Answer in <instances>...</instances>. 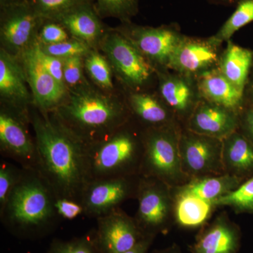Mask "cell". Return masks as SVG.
<instances>
[{
    "mask_svg": "<svg viewBox=\"0 0 253 253\" xmlns=\"http://www.w3.org/2000/svg\"><path fill=\"white\" fill-rule=\"evenodd\" d=\"M94 7L101 18H119L129 22L138 12V0H95Z\"/></svg>",
    "mask_w": 253,
    "mask_h": 253,
    "instance_id": "f546056e",
    "label": "cell"
},
{
    "mask_svg": "<svg viewBox=\"0 0 253 253\" xmlns=\"http://www.w3.org/2000/svg\"><path fill=\"white\" fill-rule=\"evenodd\" d=\"M24 1H27V0H0V6H7V5L16 4Z\"/></svg>",
    "mask_w": 253,
    "mask_h": 253,
    "instance_id": "b9f144b4",
    "label": "cell"
},
{
    "mask_svg": "<svg viewBox=\"0 0 253 253\" xmlns=\"http://www.w3.org/2000/svg\"><path fill=\"white\" fill-rule=\"evenodd\" d=\"M118 29L150 62L168 66L183 36L169 27H144L126 22Z\"/></svg>",
    "mask_w": 253,
    "mask_h": 253,
    "instance_id": "5bb4252c",
    "label": "cell"
},
{
    "mask_svg": "<svg viewBox=\"0 0 253 253\" xmlns=\"http://www.w3.org/2000/svg\"><path fill=\"white\" fill-rule=\"evenodd\" d=\"M216 208L229 206L238 214H253V176L230 194L213 202Z\"/></svg>",
    "mask_w": 253,
    "mask_h": 253,
    "instance_id": "83f0119b",
    "label": "cell"
},
{
    "mask_svg": "<svg viewBox=\"0 0 253 253\" xmlns=\"http://www.w3.org/2000/svg\"><path fill=\"white\" fill-rule=\"evenodd\" d=\"M56 195L37 169L23 168L22 176L0 209L5 229L19 239L36 241L54 232L61 219Z\"/></svg>",
    "mask_w": 253,
    "mask_h": 253,
    "instance_id": "7a4b0ae2",
    "label": "cell"
},
{
    "mask_svg": "<svg viewBox=\"0 0 253 253\" xmlns=\"http://www.w3.org/2000/svg\"><path fill=\"white\" fill-rule=\"evenodd\" d=\"M23 168L6 161L0 163V209L22 176Z\"/></svg>",
    "mask_w": 253,
    "mask_h": 253,
    "instance_id": "e575fe53",
    "label": "cell"
},
{
    "mask_svg": "<svg viewBox=\"0 0 253 253\" xmlns=\"http://www.w3.org/2000/svg\"><path fill=\"white\" fill-rule=\"evenodd\" d=\"M51 114L84 146L101 140L129 120L120 100L89 85L68 91L67 99Z\"/></svg>",
    "mask_w": 253,
    "mask_h": 253,
    "instance_id": "3957f363",
    "label": "cell"
},
{
    "mask_svg": "<svg viewBox=\"0 0 253 253\" xmlns=\"http://www.w3.org/2000/svg\"><path fill=\"white\" fill-rule=\"evenodd\" d=\"M55 207L61 221L73 220L83 214L84 215L83 205L76 200L56 198Z\"/></svg>",
    "mask_w": 253,
    "mask_h": 253,
    "instance_id": "8d00e7d4",
    "label": "cell"
},
{
    "mask_svg": "<svg viewBox=\"0 0 253 253\" xmlns=\"http://www.w3.org/2000/svg\"><path fill=\"white\" fill-rule=\"evenodd\" d=\"M29 113L19 112L1 105L0 110V150L25 169H36L38 156L36 139H33L28 124Z\"/></svg>",
    "mask_w": 253,
    "mask_h": 253,
    "instance_id": "30bf717a",
    "label": "cell"
},
{
    "mask_svg": "<svg viewBox=\"0 0 253 253\" xmlns=\"http://www.w3.org/2000/svg\"><path fill=\"white\" fill-rule=\"evenodd\" d=\"M181 168L191 179L225 174L222 164V140L184 129L179 141Z\"/></svg>",
    "mask_w": 253,
    "mask_h": 253,
    "instance_id": "ba28073f",
    "label": "cell"
},
{
    "mask_svg": "<svg viewBox=\"0 0 253 253\" xmlns=\"http://www.w3.org/2000/svg\"><path fill=\"white\" fill-rule=\"evenodd\" d=\"M71 38L60 23L44 18L38 31L37 42L41 45H49L68 41Z\"/></svg>",
    "mask_w": 253,
    "mask_h": 253,
    "instance_id": "d590c367",
    "label": "cell"
},
{
    "mask_svg": "<svg viewBox=\"0 0 253 253\" xmlns=\"http://www.w3.org/2000/svg\"><path fill=\"white\" fill-rule=\"evenodd\" d=\"M224 173L246 181L253 176V143L239 129L222 139Z\"/></svg>",
    "mask_w": 253,
    "mask_h": 253,
    "instance_id": "ffe728a7",
    "label": "cell"
},
{
    "mask_svg": "<svg viewBox=\"0 0 253 253\" xmlns=\"http://www.w3.org/2000/svg\"><path fill=\"white\" fill-rule=\"evenodd\" d=\"M37 54L39 58L42 66L45 68L46 71L54 78L56 81L59 82L60 84L65 85L64 78H63V61L59 58L50 56L43 52L40 48L38 42L36 44ZM67 88V87H66Z\"/></svg>",
    "mask_w": 253,
    "mask_h": 253,
    "instance_id": "74e56055",
    "label": "cell"
},
{
    "mask_svg": "<svg viewBox=\"0 0 253 253\" xmlns=\"http://www.w3.org/2000/svg\"><path fill=\"white\" fill-rule=\"evenodd\" d=\"M253 21V0H242L235 11L213 38L221 43L228 41L236 32Z\"/></svg>",
    "mask_w": 253,
    "mask_h": 253,
    "instance_id": "f1b7e54d",
    "label": "cell"
},
{
    "mask_svg": "<svg viewBox=\"0 0 253 253\" xmlns=\"http://www.w3.org/2000/svg\"><path fill=\"white\" fill-rule=\"evenodd\" d=\"M54 21L60 23L71 38L86 43L92 49L99 46L106 33L93 3L78 6Z\"/></svg>",
    "mask_w": 253,
    "mask_h": 253,
    "instance_id": "ac0fdd59",
    "label": "cell"
},
{
    "mask_svg": "<svg viewBox=\"0 0 253 253\" xmlns=\"http://www.w3.org/2000/svg\"><path fill=\"white\" fill-rule=\"evenodd\" d=\"M38 44L43 52L62 60L75 56L85 57L93 49L86 43L73 38L56 44L41 45L38 43Z\"/></svg>",
    "mask_w": 253,
    "mask_h": 253,
    "instance_id": "d6a6232c",
    "label": "cell"
},
{
    "mask_svg": "<svg viewBox=\"0 0 253 253\" xmlns=\"http://www.w3.org/2000/svg\"><path fill=\"white\" fill-rule=\"evenodd\" d=\"M173 194L176 222L184 227L203 225L211 217L216 208L211 201L193 195L174 192Z\"/></svg>",
    "mask_w": 253,
    "mask_h": 253,
    "instance_id": "484cf974",
    "label": "cell"
},
{
    "mask_svg": "<svg viewBox=\"0 0 253 253\" xmlns=\"http://www.w3.org/2000/svg\"><path fill=\"white\" fill-rule=\"evenodd\" d=\"M42 18L56 20L81 5L93 3L94 0H28Z\"/></svg>",
    "mask_w": 253,
    "mask_h": 253,
    "instance_id": "4dcf8cb0",
    "label": "cell"
},
{
    "mask_svg": "<svg viewBox=\"0 0 253 253\" xmlns=\"http://www.w3.org/2000/svg\"><path fill=\"white\" fill-rule=\"evenodd\" d=\"M129 112L146 129L173 124L172 111L154 96L145 93H133L129 99Z\"/></svg>",
    "mask_w": 253,
    "mask_h": 253,
    "instance_id": "cb8c5ba5",
    "label": "cell"
},
{
    "mask_svg": "<svg viewBox=\"0 0 253 253\" xmlns=\"http://www.w3.org/2000/svg\"><path fill=\"white\" fill-rule=\"evenodd\" d=\"M218 1H224V2H231V1H234L236 0H218Z\"/></svg>",
    "mask_w": 253,
    "mask_h": 253,
    "instance_id": "7bdbcfd3",
    "label": "cell"
},
{
    "mask_svg": "<svg viewBox=\"0 0 253 253\" xmlns=\"http://www.w3.org/2000/svg\"><path fill=\"white\" fill-rule=\"evenodd\" d=\"M129 120L111 134L84 146L86 180L140 175L144 129L129 126Z\"/></svg>",
    "mask_w": 253,
    "mask_h": 253,
    "instance_id": "277c9868",
    "label": "cell"
},
{
    "mask_svg": "<svg viewBox=\"0 0 253 253\" xmlns=\"http://www.w3.org/2000/svg\"><path fill=\"white\" fill-rule=\"evenodd\" d=\"M37 42L18 56L31 88L33 105L41 112L51 113L67 99L68 90L42 66L36 50Z\"/></svg>",
    "mask_w": 253,
    "mask_h": 253,
    "instance_id": "7c38bea8",
    "label": "cell"
},
{
    "mask_svg": "<svg viewBox=\"0 0 253 253\" xmlns=\"http://www.w3.org/2000/svg\"><path fill=\"white\" fill-rule=\"evenodd\" d=\"M180 131L174 124L144 129L141 176L156 178L172 188L189 181L181 168Z\"/></svg>",
    "mask_w": 253,
    "mask_h": 253,
    "instance_id": "5b68a950",
    "label": "cell"
},
{
    "mask_svg": "<svg viewBox=\"0 0 253 253\" xmlns=\"http://www.w3.org/2000/svg\"><path fill=\"white\" fill-rule=\"evenodd\" d=\"M239 115L236 111L204 99L195 106L187 118L186 129L222 140L239 129Z\"/></svg>",
    "mask_w": 253,
    "mask_h": 253,
    "instance_id": "9a60e30c",
    "label": "cell"
},
{
    "mask_svg": "<svg viewBox=\"0 0 253 253\" xmlns=\"http://www.w3.org/2000/svg\"><path fill=\"white\" fill-rule=\"evenodd\" d=\"M160 91L165 104L179 116H187L194 110V91L187 81L174 76H160Z\"/></svg>",
    "mask_w": 253,
    "mask_h": 253,
    "instance_id": "d4e9b609",
    "label": "cell"
},
{
    "mask_svg": "<svg viewBox=\"0 0 253 253\" xmlns=\"http://www.w3.org/2000/svg\"><path fill=\"white\" fill-rule=\"evenodd\" d=\"M198 89L204 99L223 107L241 112L245 106L244 92L239 90L218 69L199 75Z\"/></svg>",
    "mask_w": 253,
    "mask_h": 253,
    "instance_id": "d6986e66",
    "label": "cell"
},
{
    "mask_svg": "<svg viewBox=\"0 0 253 253\" xmlns=\"http://www.w3.org/2000/svg\"><path fill=\"white\" fill-rule=\"evenodd\" d=\"M239 118V130L253 143V106H245Z\"/></svg>",
    "mask_w": 253,
    "mask_h": 253,
    "instance_id": "f35d334b",
    "label": "cell"
},
{
    "mask_svg": "<svg viewBox=\"0 0 253 253\" xmlns=\"http://www.w3.org/2000/svg\"><path fill=\"white\" fill-rule=\"evenodd\" d=\"M134 217L144 237H153L167 229L174 217L172 187L154 177L140 176Z\"/></svg>",
    "mask_w": 253,
    "mask_h": 253,
    "instance_id": "8992f818",
    "label": "cell"
},
{
    "mask_svg": "<svg viewBox=\"0 0 253 253\" xmlns=\"http://www.w3.org/2000/svg\"><path fill=\"white\" fill-rule=\"evenodd\" d=\"M141 175L119 176L86 183L81 197L84 215L95 219L136 199Z\"/></svg>",
    "mask_w": 253,
    "mask_h": 253,
    "instance_id": "8fae6325",
    "label": "cell"
},
{
    "mask_svg": "<svg viewBox=\"0 0 253 253\" xmlns=\"http://www.w3.org/2000/svg\"><path fill=\"white\" fill-rule=\"evenodd\" d=\"M220 44L213 37L207 40L183 37L168 67L183 74H201L219 63Z\"/></svg>",
    "mask_w": 253,
    "mask_h": 253,
    "instance_id": "2e32d148",
    "label": "cell"
},
{
    "mask_svg": "<svg viewBox=\"0 0 253 253\" xmlns=\"http://www.w3.org/2000/svg\"><path fill=\"white\" fill-rule=\"evenodd\" d=\"M84 57L75 56L63 59V78L68 91L89 86L84 78Z\"/></svg>",
    "mask_w": 253,
    "mask_h": 253,
    "instance_id": "836d02e7",
    "label": "cell"
},
{
    "mask_svg": "<svg viewBox=\"0 0 253 253\" xmlns=\"http://www.w3.org/2000/svg\"><path fill=\"white\" fill-rule=\"evenodd\" d=\"M84 70L91 81L104 90H112L113 69L105 55L93 49L84 59Z\"/></svg>",
    "mask_w": 253,
    "mask_h": 253,
    "instance_id": "4316f807",
    "label": "cell"
},
{
    "mask_svg": "<svg viewBox=\"0 0 253 253\" xmlns=\"http://www.w3.org/2000/svg\"><path fill=\"white\" fill-rule=\"evenodd\" d=\"M99 46L113 71L129 87H141L152 76L151 63L118 30L106 32Z\"/></svg>",
    "mask_w": 253,
    "mask_h": 253,
    "instance_id": "52a82bcc",
    "label": "cell"
},
{
    "mask_svg": "<svg viewBox=\"0 0 253 253\" xmlns=\"http://www.w3.org/2000/svg\"><path fill=\"white\" fill-rule=\"evenodd\" d=\"M253 68V51L229 42L219 61L223 76L244 92Z\"/></svg>",
    "mask_w": 253,
    "mask_h": 253,
    "instance_id": "603a6c76",
    "label": "cell"
},
{
    "mask_svg": "<svg viewBox=\"0 0 253 253\" xmlns=\"http://www.w3.org/2000/svg\"><path fill=\"white\" fill-rule=\"evenodd\" d=\"M43 20L28 0L1 6V49L18 57L36 42Z\"/></svg>",
    "mask_w": 253,
    "mask_h": 253,
    "instance_id": "9c48e42d",
    "label": "cell"
},
{
    "mask_svg": "<svg viewBox=\"0 0 253 253\" xmlns=\"http://www.w3.org/2000/svg\"><path fill=\"white\" fill-rule=\"evenodd\" d=\"M245 181L228 174L191 179L184 185L172 188L176 194L193 195L213 204L216 200L230 194Z\"/></svg>",
    "mask_w": 253,
    "mask_h": 253,
    "instance_id": "7402d4cb",
    "label": "cell"
},
{
    "mask_svg": "<svg viewBox=\"0 0 253 253\" xmlns=\"http://www.w3.org/2000/svg\"><path fill=\"white\" fill-rule=\"evenodd\" d=\"M37 110L30 111L38 149L36 169L56 198L81 201L82 192L87 183L84 145L51 113Z\"/></svg>",
    "mask_w": 253,
    "mask_h": 253,
    "instance_id": "6da1fadb",
    "label": "cell"
},
{
    "mask_svg": "<svg viewBox=\"0 0 253 253\" xmlns=\"http://www.w3.org/2000/svg\"><path fill=\"white\" fill-rule=\"evenodd\" d=\"M153 239V237H144L132 249L125 253H147Z\"/></svg>",
    "mask_w": 253,
    "mask_h": 253,
    "instance_id": "ab89813d",
    "label": "cell"
},
{
    "mask_svg": "<svg viewBox=\"0 0 253 253\" xmlns=\"http://www.w3.org/2000/svg\"><path fill=\"white\" fill-rule=\"evenodd\" d=\"M45 253H100L95 242L94 230L71 240H52Z\"/></svg>",
    "mask_w": 253,
    "mask_h": 253,
    "instance_id": "1f68e13d",
    "label": "cell"
},
{
    "mask_svg": "<svg viewBox=\"0 0 253 253\" xmlns=\"http://www.w3.org/2000/svg\"><path fill=\"white\" fill-rule=\"evenodd\" d=\"M20 59L0 49V96L2 106L29 113L33 96Z\"/></svg>",
    "mask_w": 253,
    "mask_h": 253,
    "instance_id": "e0dca14e",
    "label": "cell"
},
{
    "mask_svg": "<svg viewBox=\"0 0 253 253\" xmlns=\"http://www.w3.org/2000/svg\"></svg>",
    "mask_w": 253,
    "mask_h": 253,
    "instance_id": "ee69618b",
    "label": "cell"
},
{
    "mask_svg": "<svg viewBox=\"0 0 253 253\" xmlns=\"http://www.w3.org/2000/svg\"><path fill=\"white\" fill-rule=\"evenodd\" d=\"M244 91L245 106H253V71H251Z\"/></svg>",
    "mask_w": 253,
    "mask_h": 253,
    "instance_id": "60d3db41",
    "label": "cell"
},
{
    "mask_svg": "<svg viewBox=\"0 0 253 253\" xmlns=\"http://www.w3.org/2000/svg\"><path fill=\"white\" fill-rule=\"evenodd\" d=\"M239 230L226 212H221L199 236L194 253H236Z\"/></svg>",
    "mask_w": 253,
    "mask_h": 253,
    "instance_id": "44dd1931",
    "label": "cell"
},
{
    "mask_svg": "<svg viewBox=\"0 0 253 253\" xmlns=\"http://www.w3.org/2000/svg\"><path fill=\"white\" fill-rule=\"evenodd\" d=\"M96 219L94 239L100 253L127 252L144 238L134 218L120 208Z\"/></svg>",
    "mask_w": 253,
    "mask_h": 253,
    "instance_id": "4fadbf2b",
    "label": "cell"
}]
</instances>
